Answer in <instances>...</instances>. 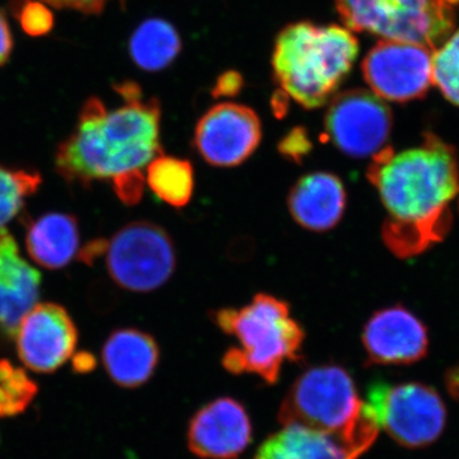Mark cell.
I'll return each mask as SVG.
<instances>
[{
  "instance_id": "obj_1",
  "label": "cell",
  "mask_w": 459,
  "mask_h": 459,
  "mask_svg": "<svg viewBox=\"0 0 459 459\" xmlns=\"http://www.w3.org/2000/svg\"><path fill=\"white\" fill-rule=\"evenodd\" d=\"M367 177L388 213L383 241L398 258L421 255L449 234L459 164L455 148L433 133L401 152L385 146L371 159Z\"/></svg>"
},
{
  "instance_id": "obj_2",
  "label": "cell",
  "mask_w": 459,
  "mask_h": 459,
  "mask_svg": "<svg viewBox=\"0 0 459 459\" xmlns=\"http://www.w3.org/2000/svg\"><path fill=\"white\" fill-rule=\"evenodd\" d=\"M122 104L108 108L102 100L84 102L77 126L60 143L56 170L69 183L90 184L142 174V169L161 155V108L144 98L134 82L115 84Z\"/></svg>"
},
{
  "instance_id": "obj_3",
  "label": "cell",
  "mask_w": 459,
  "mask_h": 459,
  "mask_svg": "<svg viewBox=\"0 0 459 459\" xmlns=\"http://www.w3.org/2000/svg\"><path fill=\"white\" fill-rule=\"evenodd\" d=\"M358 56V39L347 27L298 22L277 36L272 66L286 95L318 108L333 99Z\"/></svg>"
},
{
  "instance_id": "obj_4",
  "label": "cell",
  "mask_w": 459,
  "mask_h": 459,
  "mask_svg": "<svg viewBox=\"0 0 459 459\" xmlns=\"http://www.w3.org/2000/svg\"><path fill=\"white\" fill-rule=\"evenodd\" d=\"M213 319L217 327L240 343L223 356V367L230 373L256 374L274 385L282 365L300 359L304 329L292 318L290 305L282 299L256 294L240 309L216 310Z\"/></svg>"
},
{
  "instance_id": "obj_5",
  "label": "cell",
  "mask_w": 459,
  "mask_h": 459,
  "mask_svg": "<svg viewBox=\"0 0 459 459\" xmlns=\"http://www.w3.org/2000/svg\"><path fill=\"white\" fill-rule=\"evenodd\" d=\"M279 420L283 427L299 425L336 435L364 453L376 442L380 429L359 397L352 377L338 365L305 370L287 392Z\"/></svg>"
},
{
  "instance_id": "obj_6",
  "label": "cell",
  "mask_w": 459,
  "mask_h": 459,
  "mask_svg": "<svg viewBox=\"0 0 459 459\" xmlns=\"http://www.w3.org/2000/svg\"><path fill=\"white\" fill-rule=\"evenodd\" d=\"M344 26L382 40L439 47L455 22L459 0H334Z\"/></svg>"
},
{
  "instance_id": "obj_7",
  "label": "cell",
  "mask_w": 459,
  "mask_h": 459,
  "mask_svg": "<svg viewBox=\"0 0 459 459\" xmlns=\"http://www.w3.org/2000/svg\"><path fill=\"white\" fill-rule=\"evenodd\" d=\"M102 253L111 279L128 291H155L171 279L177 268L174 241L153 222L128 223L104 241Z\"/></svg>"
},
{
  "instance_id": "obj_8",
  "label": "cell",
  "mask_w": 459,
  "mask_h": 459,
  "mask_svg": "<svg viewBox=\"0 0 459 459\" xmlns=\"http://www.w3.org/2000/svg\"><path fill=\"white\" fill-rule=\"evenodd\" d=\"M365 404L379 428L406 448H422L434 443L446 427L442 398L421 383H376L370 386Z\"/></svg>"
},
{
  "instance_id": "obj_9",
  "label": "cell",
  "mask_w": 459,
  "mask_h": 459,
  "mask_svg": "<svg viewBox=\"0 0 459 459\" xmlns=\"http://www.w3.org/2000/svg\"><path fill=\"white\" fill-rule=\"evenodd\" d=\"M325 134L346 156L373 157L391 135L392 113L383 100L367 90H349L334 95L325 120Z\"/></svg>"
},
{
  "instance_id": "obj_10",
  "label": "cell",
  "mask_w": 459,
  "mask_h": 459,
  "mask_svg": "<svg viewBox=\"0 0 459 459\" xmlns=\"http://www.w3.org/2000/svg\"><path fill=\"white\" fill-rule=\"evenodd\" d=\"M362 75L377 98L386 101L404 104L424 98L433 84L431 48L380 40L365 56Z\"/></svg>"
},
{
  "instance_id": "obj_11",
  "label": "cell",
  "mask_w": 459,
  "mask_h": 459,
  "mask_svg": "<svg viewBox=\"0 0 459 459\" xmlns=\"http://www.w3.org/2000/svg\"><path fill=\"white\" fill-rule=\"evenodd\" d=\"M262 141L258 115L244 105H214L199 119L195 147L207 164L235 168L255 152Z\"/></svg>"
},
{
  "instance_id": "obj_12",
  "label": "cell",
  "mask_w": 459,
  "mask_h": 459,
  "mask_svg": "<svg viewBox=\"0 0 459 459\" xmlns=\"http://www.w3.org/2000/svg\"><path fill=\"white\" fill-rule=\"evenodd\" d=\"M14 340L18 358L27 369L49 374L72 358L77 347L78 332L65 307L39 303L18 325Z\"/></svg>"
},
{
  "instance_id": "obj_13",
  "label": "cell",
  "mask_w": 459,
  "mask_h": 459,
  "mask_svg": "<svg viewBox=\"0 0 459 459\" xmlns=\"http://www.w3.org/2000/svg\"><path fill=\"white\" fill-rule=\"evenodd\" d=\"M368 365L415 364L429 351L427 325L402 305L370 316L362 331Z\"/></svg>"
},
{
  "instance_id": "obj_14",
  "label": "cell",
  "mask_w": 459,
  "mask_h": 459,
  "mask_svg": "<svg viewBox=\"0 0 459 459\" xmlns=\"http://www.w3.org/2000/svg\"><path fill=\"white\" fill-rule=\"evenodd\" d=\"M252 442V424L243 404L212 401L195 413L188 430L190 451L205 459H234Z\"/></svg>"
},
{
  "instance_id": "obj_15",
  "label": "cell",
  "mask_w": 459,
  "mask_h": 459,
  "mask_svg": "<svg viewBox=\"0 0 459 459\" xmlns=\"http://www.w3.org/2000/svg\"><path fill=\"white\" fill-rule=\"evenodd\" d=\"M41 274L21 255L8 231L0 235V332L14 337L26 314L39 304Z\"/></svg>"
},
{
  "instance_id": "obj_16",
  "label": "cell",
  "mask_w": 459,
  "mask_h": 459,
  "mask_svg": "<svg viewBox=\"0 0 459 459\" xmlns=\"http://www.w3.org/2000/svg\"><path fill=\"white\" fill-rule=\"evenodd\" d=\"M347 205L343 181L332 172H310L300 178L287 197V208L301 228L325 232L336 228Z\"/></svg>"
},
{
  "instance_id": "obj_17",
  "label": "cell",
  "mask_w": 459,
  "mask_h": 459,
  "mask_svg": "<svg viewBox=\"0 0 459 459\" xmlns=\"http://www.w3.org/2000/svg\"><path fill=\"white\" fill-rule=\"evenodd\" d=\"M160 360L155 338L135 328L114 331L102 347V364L123 388H138L152 377Z\"/></svg>"
},
{
  "instance_id": "obj_18",
  "label": "cell",
  "mask_w": 459,
  "mask_h": 459,
  "mask_svg": "<svg viewBox=\"0 0 459 459\" xmlns=\"http://www.w3.org/2000/svg\"><path fill=\"white\" fill-rule=\"evenodd\" d=\"M26 249L36 264L60 270L78 255L81 247L77 220L68 213L42 214L27 226Z\"/></svg>"
},
{
  "instance_id": "obj_19",
  "label": "cell",
  "mask_w": 459,
  "mask_h": 459,
  "mask_svg": "<svg viewBox=\"0 0 459 459\" xmlns=\"http://www.w3.org/2000/svg\"><path fill=\"white\" fill-rule=\"evenodd\" d=\"M362 453L336 435L287 425L259 446L255 459H359Z\"/></svg>"
},
{
  "instance_id": "obj_20",
  "label": "cell",
  "mask_w": 459,
  "mask_h": 459,
  "mask_svg": "<svg viewBox=\"0 0 459 459\" xmlns=\"http://www.w3.org/2000/svg\"><path fill=\"white\" fill-rule=\"evenodd\" d=\"M181 50L179 33L168 21L148 20L132 35L129 51L133 62L147 72L170 65Z\"/></svg>"
},
{
  "instance_id": "obj_21",
  "label": "cell",
  "mask_w": 459,
  "mask_h": 459,
  "mask_svg": "<svg viewBox=\"0 0 459 459\" xmlns=\"http://www.w3.org/2000/svg\"><path fill=\"white\" fill-rule=\"evenodd\" d=\"M144 179L157 198L174 208L186 207L195 192V170L188 160L159 155L147 165Z\"/></svg>"
},
{
  "instance_id": "obj_22",
  "label": "cell",
  "mask_w": 459,
  "mask_h": 459,
  "mask_svg": "<svg viewBox=\"0 0 459 459\" xmlns=\"http://www.w3.org/2000/svg\"><path fill=\"white\" fill-rule=\"evenodd\" d=\"M40 175L0 165V235L5 226L16 219L27 197L40 186Z\"/></svg>"
},
{
  "instance_id": "obj_23",
  "label": "cell",
  "mask_w": 459,
  "mask_h": 459,
  "mask_svg": "<svg viewBox=\"0 0 459 459\" xmlns=\"http://www.w3.org/2000/svg\"><path fill=\"white\" fill-rule=\"evenodd\" d=\"M433 83L446 100L459 105V29L433 54Z\"/></svg>"
},
{
  "instance_id": "obj_24",
  "label": "cell",
  "mask_w": 459,
  "mask_h": 459,
  "mask_svg": "<svg viewBox=\"0 0 459 459\" xmlns=\"http://www.w3.org/2000/svg\"><path fill=\"white\" fill-rule=\"evenodd\" d=\"M35 392V385L22 370L0 364V415H14L25 409Z\"/></svg>"
},
{
  "instance_id": "obj_25",
  "label": "cell",
  "mask_w": 459,
  "mask_h": 459,
  "mask_svg": "<svg viewBox=\"0 0 459 459\" xmlns=\"http://www.w3.org/2000/svg\"><path fill=\"white\" fill-rule=\"evenodd\" d=\"M14 16L29 35H45L53 29V13L41 0H14Z\"/></svg>"
},
{
  "instance_id": "obj_26",
  "label": "cell",
  "mask_w": 459,
  "mask_h": 459,
  "mask_svg": "<svg viewBox=\"0 0 459 459\" xmlns=\"http://www.w3.org/2000/svg\"><path fill=\"white\" fill-rule=\"evenodd\" d=\"M313 143L304 128H294L279 143V152L289 161L301 164L312 152Z\"/></svg>"
},
{
  "instance_id": "obj_27",
  "label": "cell",
  "mask_w": 459,
  "mask_h": 459,
  "mask_svg": "<svg viewBox=\"0 0 459 459\" xmlns=\"http://www.w3.org/2000/svg\"><path fill=\"white\" fill-rule=\"evenodd\" d=\"M54 8L74 9L87 14H98L107 7L108 0H41Z\"/></svg>"
},
{
  "instance_id": "obj_28",
  "label": "cell",
  "mask_w": 459,
  "mask_h": 459,
  "mask_svg": "<svg viewBox=\"0 0 459 459\" xmlns=\"http://www.w3.org/2000/svg\"><path fill=\"white\" fill-rule=\"evenodd\" d=\"M12 50H13V38H12L7 17L0 9V66L8 62Z\"/></svg>"
},
{
  "instance_id": "obj_29",
  "label": "cell",
  "mask_w": 459,
  "mask_h": 459,
  "mask_svg": "<svg viewBox=\"0 0 459 459\" xmlns=\"http://www.w3.org/2000/svg\"><path fill=\"white\" fill-rule=\"evenodd\" d=\"M241 86H243V80H241L240 75L235 74V72H229V74H225L220 78L213 93L217 98L219 96H234L240 91Z\"/></svg>"
},
{
  "instance_id": "obj_30",
  "label": "cell",
  "mask_w": 459,
  "mask_h": 459,
  "mask_svg": "<svg viewBox=\"0 0 459 459\" xmlns=\"http://www.w3.org/2000/svg\"><path fill=\"white\" fill-rule=\"evenodd\" d=\"M446 385L448 388L449 394L455 400L459 401V365L446 371Z\"/></svg>"
}]
</instances>
